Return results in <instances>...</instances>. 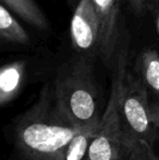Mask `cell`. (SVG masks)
<instances>
[{
    "label": "cell",
    "instance_id": "13",
    "mask_svg": "<svg viewBox=\"0 0 159 160\" xmlns=\"http://www.w3.org/2000/svg\"><path fill=\"white\" fill-rule=\"evenodd\" d=\"M70 1H71V3H73L74 1H77V0H70Z\"/></svg>",
    "mask_w": 159,
    "mask_h": 160
},
{
    "label": "cell",
    "instance_id": "1",
    "mask_svg": "<svg viewBox=\"0 0 159 160\" xmlns=\"http://www.w3.org/2000/svg\"><path fill=\"white\" fill-rule=\"evenodd\" d=\"M8 160H87L98 131L80 128L58 105L51 83L40 89L35 102L8 127Z\"/></svg>",
    "mask_w": 159,
    "mask_h": 160
},
{
    "label": "cell",
    "instance_id": "3",
    "mask_svg": "<svg viewBox=\"0 0 159 160\" xmlns=\"http://www.w3.org/2000/svg\"><path fill=\"white\" fill-rule=\"evenodd\" d=\"M111 93L116 97L123 125L138 141L154 149L159 128L151 114L147 94L141 78L127 67L125 51H120L113 67Z\"/></svg>",
    "mask_w": 159,
    "mask_h": 160
},
{
    "label": "cell",
    "instance_id": "10",
    "mask_svg": "<svg viewBox=\"0 0 159 160\" xmlns=\"http://www.w3.org/2000/svg\"><path fill=\"white\" fill-rule=\"evenodd\" d=\"M0 36L7 42L25 44L28 42L27 33L7 10L4 4L0 7Z\"/></svg>",
    "mask_w": 159,
    "mask_h": 160
},
{
    "label": "cell",
    "instance_id": "11",
    "mask_svg": "<svg viewBox=\"0 0 159 160\" xmlns=\"http://www.w3.org/2000/svg\"><path fill=\"white\" fill-rule=\"evenodd\" d=\"M130 4L132 6L134 12L141 14L143 12V9H144L145 0H130Z\"/></svg>",
    "mask_w": 159,
    "mask_h": 160
},
{
    "label": "cell",
    "instance_id": "4",
    "mask_svg": "<svg viewBox=\"0 0 159 160\" xmlns=\"http://www.w3.org/2000/svg\"><path fill=\"white\" fill-rule=\"evenodd\" d=\"M87 160H159V157L123 125L116 97L110 93L98 132L89 145Z\"/></svg>",
    "mask_w": 159,
    "mask_h": 160
},
{
    "label": "cell",
    "instance_id": "8",
    "mask_svg": "<svg viewBox=\"0 0 159 160\" xmlns=\"http://www.w3.org/2000/svg\"><path fill=\"white\" fill-rule=\"evenodd\" d=\"M1 2L34 28L46 30L48 26L46 17L35 0H1Z\"/></svg>",
    "mask_w": 159,
    "mask_h": 160
},
{
    "label": "cell",
    "instance_id": "7",
    "mask_svg": "<svg viewBox=\"0 0 159 160\" xmlns=\"http://www.w3.org/2000/svg\"><path fill=\"white\" fill-rule=\"evenodd\" d=\"M134 71L141 78L147 94L151 114L159 128V55L154 50H146L141 57Z\"/></svg>",
    "mask_w": 159,
    "mask_h": 160
},
{
    "label": "cell",
    "instance_id": "9",
    "mask_svg": "<svg viewBox=\"0 0 159 160\" xmlns=\"http://www.w3.org/2000/svg\"><path fill=\"white\" fill-rule=\"evenodd\" d=\"M23 65L13 63L2 68L0 73V101L4 106L17 95L22 82Z\"/></svg>",
    "mask_w": 159,
    "mask_h": 160
},
{
    "label": "cell",
    "instance_id": "6",
    "mask_svg": "<svg viewBox=\"0 0 159 160\" xmlns=\"http://www.w3.org/2000/svg\"><path fill=\"white\" fill-rule=\"evenodd\" d=\"M99 24V55L110 67L118 38V0H93Z\"/></svg>",
    "mask_w": 159,
    "mask_h": 160
},
{
    "label": "cell",
    "instance_id": "2",
    "mask_svg": "<svg viewBox=\"0 0 159 160\" xmlns=\"http://www.w3.org/2000/svg\"><path fill=\"white\" fill-rule=\"evenodd\" d=\"M58 105L84 131H98L102 119L92 58L80 55L58 69L51 82Z\"/></svg>",
    "mask_w": 159,
    "mask_h": 160
},
{
    "label": "cell",
    "instance_id": "5",
    "mask_svg": "<svg viewBox=\"0 0 159 160\" xmlns=\"http://www.w3.org/2000/svg\"><path fill=\"white\" fill-rule=\"evenodd\" d=\"M71 39L82 56L99 53V24L93 0H77L71 21Z\"/></svg>",
    "mask_w": 159,
    "mask_h": 160
},
{
    "label": "cell",
    "instance_id": "12",
    "mask_svg": "<svg viewBox=\"0 0 159 160\" xmlns=\"http://www.w3.org/2000/svg\"><path fill=\"white\" fill-rule=\"evenodd\" d=\"M154 152H155V154L159 157V133H158L157 138H156L155 145H154Z\"/></svg>",
    "mask_w": 159,
    "mask_h": 160
}]
</instances>
